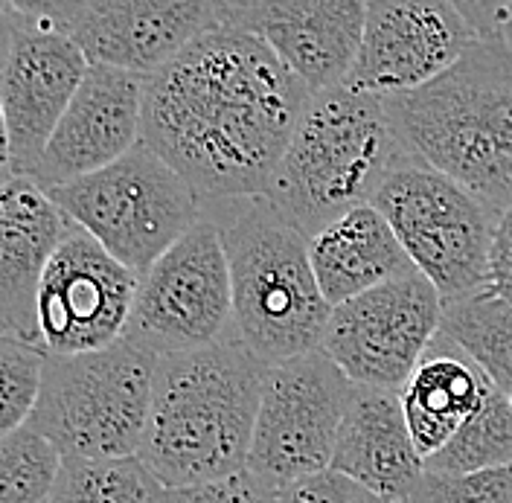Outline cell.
<instances>
[{"label":"cell","mask_w":512,"mask_h":503,"mask_svg":"<svg viewBox=\"0 0 512 503\" xmlns=\"http://www.w3.org/2000/svg\"><path fill=\"white\" fill-rule=\"evenodd\" d=\"M21 24H24V18L15 15L12 9H6V6L0 3V67H3L9 50H12V41H15L18 30H21Z\"/></svg>","instance_id":"obj_33"},{"label":"cell","mask_w":512,"mask_h":503,"mask_svg":"<svg viewBox=\"0 0 512 503\" xmlns=\"http://www.w3.org/2000/svg\"><path fill=\"white\" fill-rule=\"evenodd\" d=\"M492 381L457 349L434 341L399 390L405 422L422 460L434 457L492 393Z\"/></svg>","instance_id":"obj_21"},{"label":"cell","mask_w":512,"mask_h":503,"mask_svg":"<svg viewBox=\"0 0 512 503\" xmlns=\"http://www.w3.org/2000/svg\"><path fill=\"white\" fill-rule=\"evenodd\" d=\"M414 163L384 111L382 96L347 85L309 96L265 201L306 239L361 204H373L382 184Z\"/></svg>","instance_id":"obj_4"},{"label":"cell","mask_w":512,"mask_h":503,"mask_svg":"<svg viewBox=\"0 0 512 503\" xmlns=\"http://www.w3.org/2000/svg\"><path fill=\"white\" fill-rule=\"evenodd\" d=\"M47 352L38 344L0 332V440L30 422Z\"/></svg>","instance_id":"obj_26"},{"label":"cell","mask_w":512,"mask_h":503,"mask_svg":"<svg viewBox=\"0 0 512 503\" xmlns=\"http://www.w3.org/2000/svg\"><path fill=\"white\" fill-rule=\"evenodd\" d=\"M411 265L437 288L443 303L489 288V253L498 216L448 175L399 166L373 198Z\"/></svg>","instance_id":"obj_8"},{"label":"cell","mask_w":512,"mask_h":503,"mask_svg":"<svg viewBox=\"0 0 512 503\" xmlns=\"http://www.w3.org/2000/svg\"><path fill=\"white\" fill-rule=\"evenodd\" d=\"M47 192L134 274H143L204 216L195 189L143 140L111 166Z\"/></svg>","instance_id":"obj_7"},{"label":"cell","mask_w":512,"mask_h":503,"mask_svg":"<svg viewBox=\"0 0 512 503\" xmlns=\"http://www.w3.org/2000/svg\"><path fill=\"white\" fill-rule=\"evenodd\" d=\"M405 503H512V463L463 474L425 469Z\"/></svg>","instance_id":"obj_27"},{"label":"cell","mask_w":512,"mask_h":503,"mask_svg":"<svg viewBox=\"0 0 512 503\" xmlns=\"http://www.w3.org/2000/svg\"><path fill=\"white\" fill-rule=\"evenodd\" d=\"M15 175L12 169V149H9V128L3 117V105H0V184H6Z\"/></svg>","instance_id":"obj_34"},{"label":"cell","mask_w":512,"mask_h":503,"mask_svg":"<svg viewBox=\"0 0 512 503\" xmlns=\"http://www.w3.org/2000/svg\"><path fill=\"white\" fill-rule=\"evenodd\" d=\"M268 364L236 335L160 355L140 460L166 489L248 469Z\"/></svg>","instance_id":"obj_2"},{"label":"cell","mask_w":512,"mask_h":503,"mask_svg":"<svg viewBox=\"0 0 512 503\" xmlns=\"http://www.w3.org/2000/svg\"><path fill=\"white\" fill-rule=\"evenodd\" d=\"M280 489L283 486L265 480L262 474L242 469L219 480L166 489L163 503H280Z\"/></svg>","instance_id":"obj_28"},{"label":"cell","mask_w":512,"mask_h":503,"mask_svg":"<svg viewBox=\"0 0 512 503\" xmlns=\"http://www.w3.org/2000/svg\"><path fill=\"white\" fill-rule=\"evenodd\" d=\"M501 38H504V41L512 47V3H510V12H507V21H504V32H501Z\"/></svg>","instance_id":"obj_35"},{"label":"cell","mask_w":512,"mask_h":503,"mask_svg":"<svg viewBox=\"0 0 512 503\" xmlns=\"http://www.w3.org/2000/svg\"><path fill=\"white\" fill-rule=\"evenodd\" d=\"M329 469L358 480L387 501L405 503L411 498L425 472V460L411 440L399 393L352 387Z\"/></svg>","instance_id":"obj_19"},{"label":"cell","mask_w":512,"mask_h":503,"mask_svg":"<svg viewBox=\"0 0 512 503\" xmlns=\"http://www.w3.org/2000/svg\"><path fill=\"white\" fill-rule=\"evenodd\" d=\"M443 297L419 271L332 306L320 349L352 384L399 393L437 341Z\"/></svg>","instance_id":"obj_11"},{"label":"cell","mask_w":512,"mask_h":503,"mask_svg":"<svg viewBox=\"0 0 512 503\" xmlns=\"http://www.w3.org/2000/svg\"><path fill=\"white\" fill-rule=\"evenodd\" d=\"M88 59L56 27L24 21L0 67V105L9 128L15 175H35L44 149L79 91Z\"/></svg>","instance_id":"obj_15"},{"label":"cell","mask_w":512,"mask_h":503,"mask_svg":"<svg viewBox=\"0 0 512 503\" xmlns=\"http://www.w3.org/2000/svg\"><path fill=\"white\" fill-rule=\"evenodd\" d=\"M309 96L254 32L227 24L146 76L140 140L201 204L265 195Z\"/></svg>","instance_id":"obj_1"},{"label":"cell","mask_w":512,"mask_h":503,"mask_svg":"<svg viewBox=\"0 0 512 503\" xmlns=\"http://www.w3.org/2000/svg\"><path fill=\"white\" fill-rule=\"evenodd\" d=\"M478 32L480 41H495L504 32L512 0H448Z\"/></svg>","instance_id":"obj_31"},{"label":"cell","mask_w":512,"mask_h":503,"mask_svg":"<svg viewBox=\"0 0 512 503\" xmlns=\"http://www.w3.org/2000/svg\"><path fill=\"white\" fill-rule=\"evenodd\" d=\"M137 280L140 274L73 224L38 285V346L47 355H79L117 344L126 335Z\"/></svg>","instance_id":"obj_12"},{"label":"cell","mask_w":512,"mask_h":503,"mask_svg":"<svg viewBox=\"0 0 512 503\" xmlns=\"http://www.w3.org/2000/svg\"><path fill=\"white\" fill-rule=\"evenodd\" d=\"M416 163L457 181L495 216L512 207V47L478 41L434 82L382 96Z\"/></svg>","instance_id":"obj_3"},{"label":"cell","mask_w":512,"mask_h":503,"mask_svg":"<svg viewBox=\"0 0 512 503\" xmlns=\"http://www.w3.org/2000/svg\"><path fill=\"white\" fill-rule=\"evenodd\" d=\"M0 3L6 9H12L15 15H21L24 21L47 24V27L59 30L76 0H0Z\"/></svg>","instance_id":"obj_32"},{"label":"cell","mask_w":512,"mask_h":503,"mask_svg":"<svg viewBox=\"0 0 512 503\" xmlns=\"http://www.w3.org/2000/svg\"><path fill=\"white\" fill-rule=\"evenodd\" d=\"M280 503H393L335 469L300 477L280 489Z\"/></svg>","instance_id":"obj_29"},{"label":"cell","mask_w":512,"mask_h":503,"mask_svg":"<svg viewBox=\"0 0 512 503\" xmlns=\"http://www.w3.org/2000/svg\"><path fill=\"white\" fill-rule=\"evenodd\" d=\"M70 230V216L35 178L0 184V332L38 344V285Z\"/></svg>","instance_id":"obj_18"},{"label":"cell","mask_w":512,"mask_h":503,"mask_svg":"<svg viewBox=\"0 0 512 503\" xmlns=\"http://www.w3.org/2000/svg\"><path fill=\"white\" fill-rule=\"evenodd\" d=\"M480 35L448 0H364L361 47L347 88L396 96L434 82Z\"/></svg>","instance_id":"obj_13"},{"label":"cell","mask_w":512,"mask_h":503,"mask_svg":"<svg viewBox=\"0 0 512 503\" xmlns=\"http://www.w3.org/2000/svg\"><path fill=\"white\" fill-rule=\"evenodd\" d=\"M222 236L233 335L265 364L318 352L332 306L309 259V239L262 195L204 204Z\"/></svg>","instance_id":"obj_5"},{"label":"cell","mask_w":512,"mask_h":503,"mask_svg":"<svg viewBox=\"0 0 512 503\" xmlns=\"http://www.w3.org/2000/svg\"><path fill=\"white\" fill-rule=\"evenodd\" d=\"M489 291L512 303V207H507L495 224L489 253Z\"/></svg>","instance_id":"obj_30"},{"label":"cell","mask_w":512,"mask_h":503,"mask_svg":"<svg viewBox=\"0 0 512 503\" xmlns=\"http://www.w3.org/2000/svg\"><path fill=\"white\" fill-rule=\"evenodd\" d=\"M143 96L146 76L111 64H88L32 178L50 189L123 158L140 143Z\"/></svg>","instance_id":"obj_16"},{"label":"cell","mask_w":512,"mask_h":503,"mask_svg":"<svg viewBox=\"0 0 512 503\" xmlns=\"http://www.w3.org/2000/svg\"><path fill=\"white\" fill-rule=\"evenodd\" d=\"M507 463H512V408L510 396L495 387L483 408L466 419L434 457L425 460V469L463 474Z\"/></svg>","instance_id":"obj_24"},{"label":"cell","mask_w":512,"mask_h":503,"mask_svg":"<svg viewBox=\"0 0 512 503\" xmlns=\"http://www.w3.org/2000/svg\"><path fill=\"white\" fill-rule=\"evenodd\" d=\"M245 3H254V0H230L233 9H239V6H245ZM230 18H233V15H230Z\"/></svg>","instance_id":"obj_36"},{"label":"cell","mask_w":512,"mask_h":503,"mask_svg":"<svg viewBox=\"0 0 512 503\" xmlns=\"http://www.w3.org/2000/svg\"><path fill=\"white\" fill-rule=\"evenodd\" d=\"M230 24L254 32L309 94H320L350 76L364 32V0H254L233 9Z\"/></svg>","instance_id":"obj_17"},{"label":"cell","mask_w":512,"mask_h":503,"mask_svg":"<svg viewBox=\"0 0 512 503\" xmlns=\"http://www.w3.org/2000/svg\"><path fill=\"white\" fill-rule=\"evenodd\" d=\"M230 329V265L219 227L204 213L140 274L123 338L160 358L219 344Z\"/></svg>","instance_id":"obj_9"},{"label":"cell","mask_w":512,"mask_h":503,"mask_svg":"<svg viewBox=\"0 0 512 503\" xmlns=\"http://www.w3.org/2000/svg\"><path fill=\"white\" fill-rule=\"evenodd\" d=\"M507 396H510V408H512V390H510V393H507Z\"/></svg>","instance_id":"obj_37"},{"label":"cell","mask_w":512,"mask_h":503,"mask_svg":"<svg viewBox=\"0 0 512 503\" xmlns=\"http://www.w3.org/2000/svg\"><path fill=\"white\" fill-rule=\"evenodd\" d=\"M230 15V0H76L59 30L91 64L152 76Z\"/></svg>","instance_id":"obj_14"},{"label":"cell","mask_w":512,"mask_h":503,"mask_svg":"<svg viewBox=\"0 0 512 503\" xmlns=\"http://www.w3.org/2000/svg\"><path fill=\"white\" fill-rule=\"evenodd\" d=\"M309 259L329 306L416 271L379 207L361 204L309 239Z\"/></svg>","instance_id":"obj_20"},{"label":"cell","mask_w":512,"mask_h":503,"mask_svg":"<svg viewBox=\"0 0 512 503\" xmlns=\"http://www.w3.org/2000/svg\"><path fill=\"white\" fill-rule=\"evenodd\" d=\"M440 344L466 355L501 393L512 390V303L483 288L443 303Z\"/></svg>","instance_id":"obj_22"},{"label":"cell","mask_w":512,"mask_h":503,"mask_svg":"<svg viewBox=\"0 0 512 503\" xmlns=\"http://www.w3.org/2000/svg\"><path fill=\"white\" fill-rule=\"evenodd\" d=\"M352 387L323 349L268 364L248 469L277 486L329 469Z\"/></svg>","instance_id":"obj_10"},{"label":"cell","mask_w":512,"mask_h":503,"mask_svg":"<svg viewBox=\"0 0 512 503\" xmlns=\"http://www.w3.org/2000/svg\"><path fill=\"white\" fill-rule=\"evenodd\" d=\"M158 355L120 338L117 344L47 355L32 431L62 457H134L140 454Z\"/></svg>","instance_id":"obj_6"},{"label":"cell","mask_w":512,"mask_h":503,"mask_svg":"<svg viewBox=\"0 0 512 503\" xmlns=\"http://www.w3.org/2000/svg\"><path fill=\"white\" fill-rule=\"evenodd\" d=\"M62 454L30 425L0 440V503H47Z\"/></svg>","instance_id":"obj_25"},{"label":"cell","mask_w":512,"mask_h":503,"mask_svg":"<svg viewBox=\"0 0 512 503\" xmlns=\"http://www.w3.org/2000/svg\"><path fill=\"white\" fill-rule=\"evenodd\" d=\"M166 486L134 457H62L47 503H163Z\"/></svg>","instance_id":"obj_23"}]
</instances>
